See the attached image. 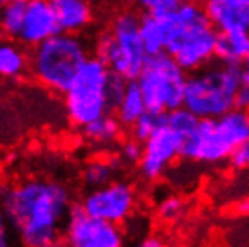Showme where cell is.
Returning a JSON list of instances; mask_svg holds the SVG:
<instances>
[{"instance_id": "13", "label": "cell", "mask_w": 249, "mask_h": 247, "mask_svg": "<svg viewBox=\"0 0 249 247\" xmlns=\"http://www.w3.org/2000/svg\"><path fill=\"white\" fill-rule=\"evenodd\" d=\"M204 9L213 27L218 31H249V15L230 0H206Z\"/></svg>"}, {"instance_id": "22", "label": "cell", "mask_w": 249, "mask_h": 247, "mask_svg": "<svg viewBox=\"0 0 249 247\" xmlns=\"http://www.w3.org/2000/svg\"><path fill=\"white\" fill-rule=\"evenodd\" d=\"M166 121H168L166 114H156V112L146 110L143 116L134 123V126L130 128L132 137L137 139V141H141V142L148 141L150 137L156 134V130L159 128V126H162Z\"/></svg>"}, {"instance_id": "30", "label": "cell", "mask_w": 249, "mask_h": 247, "mask_svg": "<svg viewBox=\"0 0 249 247\" xmlns=\"http://www.w3.org/2000/svg\"><path fill=\"white\" fill-rule=\"evenodd\" d=\"M242 78H244V83H249V58L246 62L242 63Z\"/></svg>"}, {"instance_id": "20", "label": "cell", "mask_w": 249, "mask_h": 247, "mask_svg": "<svg viewBox=\"0 0 249 247\" xmlns=\"http://www.w3.org/2000/svg\"><path fill=\"white\" fill-rule=\"evenodd\" d=\"M25 11H27V0H11L7 4H2L0 25H2V33L6 36L18 40L25 20Z\"/></svg>"}, {"instance_id": "4", "label": "cell", "mask_w": 249, "mask_h": 247, "mask_svg": "<svg viewBox=\"0 0 249 247\" xmlns=\"http://www.w3.org/2000/svg\"><path fill=\"white\" fill-rule=\"evenodd\" d=\"M98 56L114 74L137 80L150 58L141 38V17L134 11L119 13L98 42Z\"/></svg>"}, {"instance_id": "25", "label": "cell", "mask_w": 249, "mask_h": 247, "mask_svg": "<svg viewBox=\"0 0 249 247\" xmlns=\"http://www.w3.org/2000/svg\"><path fill=\"white\" fill-rule=\"evenodd\" d=\"M126 83H128V80H124V78H121V76L112 72V78H110V83H108V101H110V108H112L114 112H116L119 101L123 98Z\"/></svg>"}, {"instance_id": "8", "label": "cell", "mask_w": 249, "mask_h": 247, "mask_svg": "<svg viewBox=\"0 0 249 247\" xmlns=\"http://www.w3.org/2000/svg\"><path fill=\"white\" fill-rule=\"evenodd\" d=\"M63 240L67 247H123L124 233L119 224L90 216L78 202L69 211Z\"/></svg>"}, {"instance_id": "21", "label": "cell", "mask_w": 249, "mask_h": 247, "mask_svg": "<svg viewBox=\"0 0 249 247\" xmlns=\"http://www.w3.org/2000/svg\"><path fill=\"white\" fill-rule=\"evenodd\" d=\"M168 124L174 128V132L179 136V139L192 136L193 132L197 130L200 123V118H197L190 108L181 106V108H175V110L168 112Z\"/></svg>"}, {"instance_id": "24", "label": "cell", "mask_w": 249, "mask_h": 247, "mask_svg": "<svg viewBox=\"0 0 249 247\" xmlns=\"http://www.w3.org/2000/svg\"><path fill=\"white\" fill-rule=\"evenodd\" d=\"M143 157V142L137 141V139H128L121 144V150H119L118 159L123 164H139Z\"/></svg>"}, {"instance_id": "17", "label": "cell", "mask_w": 249, "mask_h": 247, "mask_svg": "<svg viewBox=\"0 0 249 247\" xmlns=\"http://www.w3.org/2000/svg\"><path fill=\"white\" fill-rule=\"evenodd\" d=\"M148 110L146 106V99L143 96V90L137 83V80L128 81L124 94L121 101H119L118 108H116V116L119 118L121 124L124 128H132L137 119L143 116L144 112Z\"/></svg>"}, {"instance_id": "19", "label": "cell", "mask_w": 249, "mask_h": 247, "mask_svg": "<svg viewBox=\"0 0 249 247\" xmlns=\"http://www.w3.org/2000/svg\"><path fill=\"white\" fill-rule=\"evenodd\" d=\"M121 164L119 159H94L87 162L81 170V180L89 190L100 188L114 180V175L118 172V166Z\"/></svg>"}, {"instance_id": "28", "label": "cell", "mask_w": 249, "mask_h": 247, "mask_svg": "<svg viewBox=\"0 0 249 247\" xmlns=\"http://www.w3.org/2000/svg\"><path fill=\"white\" fill-rule=\"evenodd\" d=\"M136 247H166V244L156 235H150V236H144L143 240L139 242Z\"/></svg>"}, {"instance_id": "33", "label": "cell", "mask_w": 249, "mask_h": 247, "mask_svg": "<svg viewBox=\"0 0 249 247\" xmlns=\"http://www.w3.org/2000/svg\"><path fill=\"white\" fill-rule=\"evenodd\" d=\"M0 2H2V4H7V2H11V0H0Z\"/></svg>"}, {"instance_id": "11", "label": "cell", "mask_w": 249, "mask_h": 247, "mask_svg": "<svg viewBox=\"0 0 249 247\" xmlns=\"http://www.w3.org/2000/svg\"><path fill=\"white\" fill-rule=\"evenodd\" d=\"M60 33L53 0H27L25 20L18 42L27 47H36Z\"/></svg>"}, {"instance_id": "18", "label": "cell", "mask_w": 249, "mask_h": 247, "mask_svg": "<svg viewBox=\"0 0 249 247\" xmlns=\"http://www.w3.org/2000/svg\"><path fill=\"white\" fill-rule=\"evenodd\" d=\"M31 71V54L15 42H4L0 47V74L7 80H20Z\"/></svg>"}, {"instance_id": "3", "label": "cell", "mask_w": 249, "mask_h": 247, "mask_svg": "<svg viewBox=\"0 0 249 247\" xmlns=\"http://www.w3.org/2000/svg\"><path fill=\"white\" fill-rule=\"evenodd\" d=\"M89 47L78 35L58 33L31 53V74L42 87L65 94L81 65L87 62Z\"/></svg>"}, {"instance_id": "16", "label": "cell", "mask_w": 249, "mask_h": 247, "mask_svg": "<svg viewBox=\"0 0 249 247\" xmlns=\"http://www.w3.org/2000/svg\"><path fill=\"white\" fill-rule=\"evenodd\" d=\"M121 132H123V124H121L119 118L108 112L105 116H101L100 119L85 124L81 128V136L92 146H100L101 148V146L114 144L121 137Z\"/></svg>"}, {"instance_id": "9", "label": "cell", "mask_w": 249, "mask_h": 247, "mask_svg": "<svg viewBox=\"0 0 249 247\" xmlns=\"http://www.w3.org/2000/svg\"><path fill=\"white\" fill-rule=\"evenodd\" d=\"M81 206L94 218L124 224L136 211L137 193L128 182L112 180L105 186L89 190L81 198Z\"/></svg>"}, {"instance_id": "15", "label": "cell", "mask_w": 249, "mask_h": 247, "mask_svg": "<svg viewBox=\"0 0 249 247\" xmlns=\"http://www.w3.org/2000/svg\"><path fill=\"white\" fill-rule=\"evenodd\" d=\"M217 58L231 65L246 62L249 58V31H218Z\"/></svg>"}, {"instance_id": "6", "label": "cell", "mask_w": 249, "mask_h": 247, "mask_svg": "<svg viewBox=\"0 0 249 247\" xmlns=\"http://www.w3.org/2000/svg\"><path fill=\"white\" fill-rule=\"evenodd\" d=\"M186 81V71L170 53L150 56L143 72L137 78L148 110L156 114H168L184 106Z\"/></svg>"}, {"instance_id": "5", "label": "cell", "mask_w": 249, "mask_h": 247, "mask_svg": "<svg viewBox=\"0 0 249 247\" xmlns=\"http://www.w3.org/2000/svg\"><path fill=\"white\" fill-rule=\"evenodd\" d=\"M110 78L112 71L100 56H90L81 65L67 92L63 94L67 118L74 126L83 128L85 124L112 112L108 101Z\"/></svg>"}, {"instance_id": "29", "label": "cell", "mask_w": 249, "mask_h": 247, "mask_svg": "<svg viewBox=\"0 0 249 247\" xmlns=\"http://www.w3.org/2000/svg\"><path fill=\"white\" fill-rule=\"evenodd\" d=\"M0 247H11V244H9V238H7L6 224H2V228H0Z\"/></svg>"}, {"instance_id": "26", "label": "cell", "mask_w": 249, "mask_h": 247, "mask_svg": "<svg viewBox=\"0 0 249 247\" xmlns=\"http://www.w3.org/2000/svg\"><path fill=\"white\" fill-rule=\"evenodd\" d=\"M230 164L235 170H249V142L238 146L230 157Z\"/></svg>"}, {"instance_id": "31", "label": "cell", "mask_w": 249, "mask_h": 247, "mask_svg": "<svg viewBox=\"0 0 249 247\" xmlns=\"http://www.w3.org/2000/svg\"><path fill=\"white\" fill-rule=\"evenodd\" d=\"M174 2H177V4H184V2H193V0H174Z\"/></svg>"}, {"instance_id": "32", "label": "cell", "mask_w": 249, "mask_h": 247, "mask_svg": "<svg viewBox=\"0 0 249 247\" xmlns=\"http://www.w3.org/2000/svg\"><path fill=\"white\" fill-rule=\"evenodd\" d=\"M124 2H130V4H137L139 0H124Z\"/></svg>"}, {"instance_id": "23", "label": "cell", "mask_w": 249, "mask_h": 247, "mask_svg": "<svg viewBox=\"0 0 249 247\" xmlns=\"http://www.w3.org/2000/svg\"><path fill=\"white\" fill-rule=\"evenodd\" d=\"M184 210H186V206L182 202L179 197H166L162 198L159 206H157V216L164 220V222H174L177 218H181L184 215Z\"/></svg>"}, {"instance_id": "2", "label": "cell", "mask_w": 249, "mask_h": 247, "mask_svg": "<svg viewBox=\"0 0 249 247\" xmlns=\"http://www.w3.org/2000/svg\"><path fill=\"white\" fill-rule=\"evenodd\" d=\"M244 83L240 65H206L188 76L184 106L200 119H217L235 108V99Z\"/></svg>"}, {"instance_id": "27", "label": "cell", "mask_w": 249, "mask_h": 247, "mask_svg": "<svg viewBox=\"0 0 249 247\" xmlns=\"http://www.w3.org/2000/svg\"><path fill=\"white\" fill-rule=\"evenodd\" d=\"M235 106L242 108V110H249V83H242L237 92V99H235Z\"/></svg>"}, {"instance_id": "12", "label": "cell", "mask_w": 249, "mask_h": 247, "mask_svg": "<svg viewBox=\"0 0 249 247\" xmlns=\"http://www.w3.org/2000/svg\"><path fill=\"white\" fill-rule=\"evenodd\" d=\"M62 33L80 35L92 22V6L89 0H53Z\"/></svg>"}, {"instance_id": "14", "label": "cell", "mask_w": 249, "mask_h": 247, "mask_svg": "<svg viewBox=\"0 0 249 247\" xmlns=\"http://www.w3.org/2000/svg\"><path fill=\"white\" fill-rule=\"evenodd\" d=\"M170 36H172V27L166 17H157L154 13L141 17V38L148 56H156L168 51Z\"/></svg>"}, {"instance_id": "1", "label": "cell", "mask_w": 249, "mask_h": 247, "mask_svg": "<svg viewBox=\"0 0 249 247\" xmlns=\"http://www.w3.org/2000/svg\"><path fill=\"white\" fill-rule=\"evenodd\" d=\"M72 195L53 179H24L2 190L4 218L24 247H60Z\"/></svg>"}, {"instance_id": "7", "label": "cell", "mask_w": 249, "mask_h": 247, "mask_svg": "<svg viewBox=\"0 0 249 247\" xmlns=\"http://www.w3.org/2000/svg\"><path fill=\"white\" fill-rule=\"evenodd\" d=\"M170 22V20H168ZM168 53L186 72L210 65L217 56L218 33L210 20L199 24H172Z\"/></svg>"}, {"instance_id": "10", "label": "cell", "mask_w": 249, "mask_h": 247, "mask_svg": "<svg viewBox=\"0 0 249 247\" xmlns=\"http://www.w3.org/2000/svg\"><path fill=\"white\" fill-rule=\"evenodd\" d=\"M179 142L181 139L168 124V121L159 126L156 134L143 142V157L137 164L139 175L148 182L161 179L179 157Z\"/></svg>"}]
</instances>
